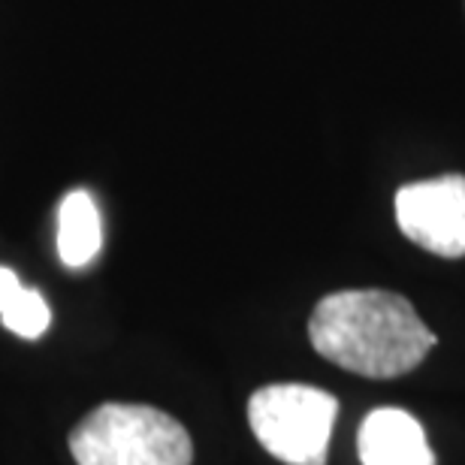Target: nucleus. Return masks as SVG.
<instances>
[{
	"mask_svg": "<svg viewBox=\"0 0 465 465\" xmlns=\"http://www.w3.org/2000/svg\"><path fill=\"white\" fill-rule=\"evenodd\" d=\"M312 348L362 378L408 375L435 348V332L393 291H336L309 318Z\"/></svg>",
	"mask_w": 465,
	"mask_h": 465,
	"instance_id": "obj_1",
	"label": "nucleus"
},
{
	"mask_svg": "<svg viewBox=\"0 0 465 465\" xmlns=\"http://www.w3.org/2000/svg\"><path fill=\"white\" fill-rule=\"evenodd\" d=\"M70 453L79 465H191L193 441L152 405L106 402L70 432Z\"/></svg>",
	"mask_w": 465,
	"mask_h": 465,
	"instance_id": "obj_2",
	"label": "nucleus"
},
{
	"mask_svg": "<svg viewBox=\"0 0 465 465\" xmlns=\"http://www.w3.org/2000/svg\"><path fill=\"white\" fill-rule=\"evenodd\" d=\"M336 414V396L309 384H269L248 399L251 432L284 465H327Z\"/></svg>",
	"mask_w": 465,
	"mask_h": 465,
	"instance_id": "obj_3",
	"label": "nucleus"
},
{
	"mask_svg": "<svg viewBox=\"0 0 465 465\" xmlns=\"http://www.w3.org/2000/svg\"><path fill=\"white\" fill-rule=\"evenodd\" d=\"M396 224L430 254L465 257V175H441L399 188Z\"/></svg>",
	"mask_w": 465,
	"mask_h": 465,
	"instance_id": "obj_4",
	"label": "nucleus"
},
{
	"mask_svg": "<svg viewBox=\"0 0 465 465\" xmlns=\"http://www.w3.org/2000/svg\"><path fill=\"white\" fill-rule=\"evenodd\" d=\"M362 465H435L426 432L402 408H375L357 432Z\"/></svg>",
	"mask_w": 465,
	"mask_h": 465,
	"instance_id": "obj_5",
	"label": "nucleus"
},
{
	"mask_svg": "<svg viewBox=\"0 0 465 465\" xmlns=\"http://www.w3.org/2000/svg\"><path fill=\"white\" fill-rule=\"evenodd\" d=\"M104 248V221L88 191H70L58 209V257L67 269H85Z\"/></svg>",
	"mask_w": 465,
	"mask_h": 465,
	"instance_id": "obj_6",
	"label": "nucleus"
},
{
	"mask_svg": "<svg viewBox=\"0 0 465 465\" xmlns=\"http://www.w3.org/2000/svg\"><path fill=\"white\" fill-rule=\"evenodd\" d=\"M0 323L27 341L45 336V330L52 327V312L43 293L25 287L6 266H0Z\"/></svg>",
	"mask_w": 465,
	"mask_h": 465,
	"instance_id": "obj_7",
	"label": "nucleus"
}]
</instances>
